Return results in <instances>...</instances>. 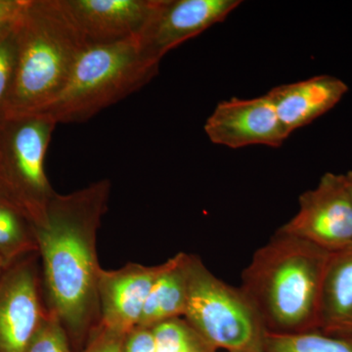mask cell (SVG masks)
<instances>
[{
    "instance_id": "6da1fadb",
    "label": "cell",
    "mask_w": 352,
    "mask_h": 352,
    "mask_svg": "<svg viewBox=\"0 0 352 352\" xmlns=\"http://www.w3.org/2000/svg\"><path fill=\"white\" fill-rule=\"evenodd\" d=\"M111 187L102 179L66 195L55 193L45 220L36 226L46 305L80 351L100 326L97 231Z\"/></svg>"
},
{
    "instance_id": "7a4b0ae2",
    "label": "cell",
    "mask_w": 352,
    "mask_h": 352,
    "mask_svg": "<svg viewBox=\"0 0 352 352\" xmlns=\"http://www.w3.org/2000/svg\"><path fill=\"white\" fill-rule=\"evenodd\" d=\"M330 254L279 231L256 250L243 270L240 289L266 333L318 330L322 284Z\"/></svg>"
},
{
    "instance_id": "3957f363",
    "label": "cell",
    "mask_w": 352,
    "mask_h": 352,
    "mask_svg": "<svg viewBox=\"0 0 352 352\" xmlns=\"http://www.w3.org/2000/svg\"><path fill=\"white\" fill-rule=\"evenodd\" d=\"M14 31L15 73L2 119L36 115L50 104L89 45L64 0H28Z\"/></svg>"
},
{
    "instance_id": "277c9868",
    "label": "cell",
    "mask_w": 352,
    "mask_h": 352,
    "mask_svg": "<svg viewBox=\"0 0 352 352\" xmlns=\"http://www.w3.org/2000/svg\"><path fill=\"white\" fill-rule=\"evenodd\" d=\"M139 38L88 45L59 94L36 115L55 124L87 122L147 85L159 71Z\"/></svg>"
},
{
    "instance_id": "5b68a950",
    "label": "cell",
    "mask_w": 352,
    "mask_h": 352,
    "mask_svg": "<svg viewBox=\"0 0 352 352\" xmlns=\"http://www.w3.org/2000/svg\"><path fill=\"white\" fill-rule=\"evenodd\" d=\"M183 318L214 351L263 349L265 330L242 289L215 276L195 254H189Z\"/></svg>"
},
{
    "instance_id": "8992f818",
    "label": "cell",
    "mask_w": 352,
    "mask_h": 352,
    "mask_svg": "<svg viewBox=\"0 0 352 352\" xmlns=\"http://www.w3.org/2000/svg\"><path fill=\"white\" fill-rule=\"evenodd\" d=\"M56 126L43 115L0 120V196L17 206L36 226L45 220L56 193L44 170Z\"/></svg>"
},
{
    "instance_id": "52a82bcc",
    "label": "cell",
    "mask_w": 352,
    "mask_h": 352,
    "mask_svg": "<svg viewBox=\"0 0 352 352\" xmlns=\"http://www.w3.org/2000/svg\"><path fill=\"white\" fill-rule=\"evenodd\" d=\"M298 212L277 231L336 252L352 245V203L344 175L327 173L303 192Z\"/></svg>"
},
{
    "instance_id": "ba28073f",
    "label": "cell",
    "mask_w": 352,
    "mask_h": 352,
    "mask_svg": "<svg viewBox=\"0 0 352 352\" xmlns=\"http://www.w3.org/2000/svg\"><path fill=\"white\" fill-rule=\"evenodd\" d=\"M36 261L7 266L0 276V352H25L48 308Z\"/></svg>"
},
{
    "instance_id": "9c48e42d",
    "label": "cell",
    "mask_w": 352,
    "mask_h": 352,
    "mask_svg": "<svg viewBox=\"0 0 352 352\" xmlns=\"http://www.w3.org/2000/svg\"><path fill=\"white\" fill-rule=\"evenodd\" d=\"M204 129L214 144L231 149L254 145L280 147L289 138L267 94L220 102Z\"/></svg>"
},
{
    "instance_id": "30bf717a",
    "label": "cell",
    "mask_w": 352,
    "mask_h": 352,
    "mask_svg": "<svg viewBox=\"0 0 352 352\" xmlns=\"http://www.w3.org/2000/svg\"><path fill=\"white\" fill-rule=\"evenodd\" d=\"M238 0H160L159 7L139 36L146 52L161 61L168 51L226 19Z\"/></svg>"
},
{
    "instance_id": "8fae6325",
    "label": "cell",
    "mask_w": 352,
    "mask_h": 352,
    "mask_svg": "<svg viewBox=\"0 0 352 352\" xmlns=\"http://www.w3.org/2000/svg\"><path fill=\"white\" fill-rule=\"evenodd\" d=\"M166 266L164 261L153 266L129 263L117 270H102L98 283L100 325L124 336L138 327L148 296Z\"/></svg>"
},
{
    "instance_id": "7c38bea8",
    "label": "cell",
    "mask_w": 352,
    "mask_h": 352,
    "mask_svg": "<svg viewBox=\"0 0 352 352\" xmlns=\"http://www.w3.org/2000/svg\"><path fill=\"white\" fill-rule=\"evenodd\" d=\"M89 45L139 38L160 0H64Z\"/></svg>"
},
{
    "instance_id": "4fadbf2b",
    "label": "cell",
    "mask_w": 352,
    "mask_h": 352,
    "mask_svg": "<svg viewBox=\"0 0 352 352\" xmlns=\"http://www.w3.org/2000/svg\"><path fill=\"white\" fill-rule=\"evenodd\" d=\"M349 91L344 80L329 75L287 83L268 94L287 135L311 124L335 107Z\"/></svg>"
},
{
    "instance_id": "5bb4252c",
    "label": "cell",
    "mask_w": 352,
    "mask_h": 352,
    "mask_svg": "<svg viewBox=\"0 0 352 352\" xmlns=\"http://www.w3.org/2000/svg\"><path fill=\"white\" fill-rule=\"evenodd\" d=\"M318 330L352 338V245L329 256L322 284Z\"/></svg>"
},
{
    "instance_id": "9a60e30c",
    "label": "cell",
    "mask_w": 352,
    "mask_h": 352,
    "mask_svg": "<svg viewBox=\"0 0 352 352\" xmlns=\"http://www.w3.org/2000/svg\"><path fill=\"white\" fill-rule=\"evenodd\" d=\"M189 254L178 252L155 282L146 300L139 327L153 328L168 319L184 316L188 296Z\"/></svg>"
},
{
    "instance_id": "2e32d148",
    "label": "cell",
    "mask_w": 352,
    "mask_h": 352,
    "mask_svg": "<svg viewBox=\"0 0 352 352\" xmlns=\"http://www.w3.org/2000/svg\"><path fill=\"white\" fill-rule=\"evenodd\" d=\"M28 252H38L36 224L17 206L0 196V258L8 266Z\"/></svg>"
},
{
    "instance_id": "e0dca14e",
    "label": "cell",
    "mask_w": 352,
    "mask_h": 352,
    "mask_svg": "<svg viewBox=\"0 0 352 352\" xmlns=\"http://www.w3.org/2000/svg\"><path fill=\"white\" fill-rule=\"evenodd\" d=\"M263 352H352V338L337 337L319 330L295 333H265Z\"/></svg>"
},
{
    "instance_id": "ac0fdd59",
    "label": "cell",
    "mask_w": 352,
    "mask_h": 352,
    "mask_svg": "<svg viewBox=\"0 0 352 352\" xmlns=\"http://www.w3.org/2000/svg\"><path fill=\"white\" fill-rule=\"evenodd\" d=\"M151 329L156 352H187L201 347H210L190 327L183 317L168 319Z\"/></svg>"
},
{
    "instance_id": "d6986e66",
    "label": "cell",
    "mask_w": 352,
    "mask_h": 352,
    "mask_svg": "<svg viewBox=\"0 0 352 352\" xmlns=\"http://www.w3.org/2000/svg\"><path fill=\"white\" fill-rule=\"evenodd\" d=\"M68 333L57 315L48 309L25 352H73Z\"/></svg>"
},
{
    "instance_id": "ffe728a7",
    "label": "cell",
    "mask_w": 352,
    "mask_h": 352,
    "mask_svg": "<svg viewBox=\"0 0 352 352\" xmlns=\"http://www.w3.org/2000/svg\"><path fill=\"white\" fill-rule=\"evenodd\" d=\"M15 27L0 36V120L12 87L16 66Z\"/></svg>"
},
{
    "instance_id": "44dd1931",
    "label": "cell",
    "mask_w": 352,
    "mask_h": 352,
    "mask_svg": "<svg viewBox=\"0 0 352 352\" xmlns=\"http://www.w3.org/2000/svg\"><path fill=\"white\" fill-rule=\"evenodd\" d=\"M126 336L99 326L80 352H122Z\"/></svg>"
},
{
    "instance_id": "7402d4cb",
    "label": "cell",
    "mask_w": 352,
    "mask_h": 352,
    "mask_svg": "<svg viewBox=\"0 0 352 352\" xmlns=\"http://www.w3.org/2000/svg\"><path fill=\"white\" fill-rule=\"evenodd\" d=\"M122 352H156L151 328L135 327L127 333Z\"/></svg>"
},
{
    "instance_id": "603a6c76",
    "label": "cell",
    "mask_w": 352,
    "mask_h": 352,
    "mask_svg": "<svg viewBox=\"0 0 352 352\" xmlns=\"http://www.w3.org/2000/svg\"><path fill=\"white\" fill-rule=\"evenodd\" d=\"M27 3L28 0H0V36L14 29Z\"/></svg>"
},
{
    "instance_id": "cb8c5ba5",
    "label": "cell",
    "mask_w": 352,
    "mask_h": 352,
    "mask_svg": "<svg viewBox=\"0 0 352 352\" xmlns=\"http://www.w3.org/2000/svg\"><path fill=\"white\" fill-rule=\"evenodd\" d=\"M344 178H346V187L352 203V170L344 175Z\"/></svg>"
},
{
    "instance_id": "d4e9b609",
    "label": "cell",
    "mask_w": 352,
    "mask_h": 352,
    "mask_svg": "<svg viewBox=\"0 0 352 352\" xmlns=\"http://www.w3.org/2000/svg\"><path fill=\"white\" fill-rule=\"evenodd\" d=\"M187 352H215L210 347H201V349H192V351Z\"/></svg>"
},
{
    "instance_id": "484cf974",
    "label": "cell",
    "mask_w": 352,
    "mask_h": 352,
    "mask_svg": "<svg viewBox=\"0 0 352 352\" xmlns=\"http://www.w3.org/2000/svg\"><path fill=\"white\" fill-rule=\"evenodd\" d=\"M7 267L6 263H4L3 261H2V258H0V276H1L2 273H3V271L6 270V268Z\"/></svg>"
},
{
    "instance_id": "4316f807",
    "label": "cell",
    "mask_w": 352,
    "mask_h": 352,
    "mask_svg": "<svg viewBox=\"0 0 352 352\" xmlns=\"http://www.w3.org/2000/svg\"><path fill=\"white\" fill-rule=\"evenodd\" d=\"M244 352H263V349H250V351Z\"/></svg>"
}]
</instances>
